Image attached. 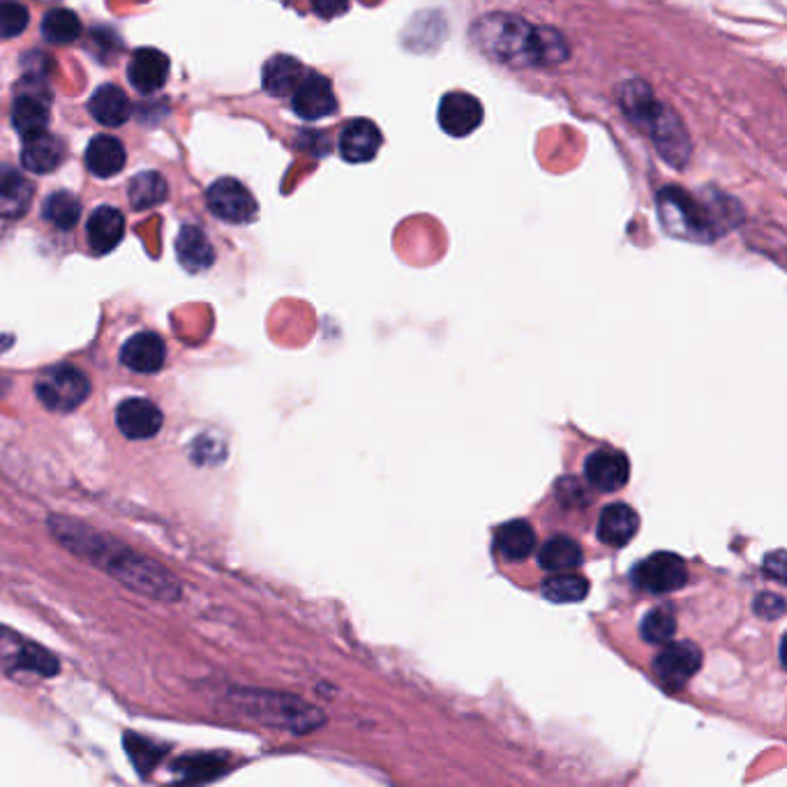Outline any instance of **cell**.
Masks as SVG:
<instances>
[{"label": "cell", "mask_w": 787, "mask_h": 787, "mask_svg": "<svg viewBox=\"0 0 787 787\" xmlns=\"http://www.w3.org/2000/svg\"><path fill=\"white\" fill-rule=\"evenodd\" d=\"M49 531L68 552L105 571L126 589L160 600V603H176V600H180L183 587L172 571L130 550L128 545L118 543L116 538L66 515H51Z\"/></svg>", "instance_id": "cell-1"}, {"label": "cell", "mask_w": 787, "mask_h": 787, "mask_svg": "<svg viewBox=\"0 0 787 787\" xmlns=\"http://www.w3.org/2000/svg\"><path fill=\"white\" fill-rule=\"evenodd\" d=\"M471 39L496 63L545 68L568 58L566 39L552 28L533 26L515 14H485L471 26Z\"/></svg>", "instance_id": "cell-2"}, {"label": "cell", "mask_w": 787, "mask_h": 787, "mask_svg": "<svg viewBox=\"0 0 787 787\" xmlns=\"http://www.w3.org/2000/svg\"><path fill=\"white\" fill-rule=\"evenodd\" d=\"M619 93V105L624 107L635 126L647 130L662 160L674 164V167H683L691 157V139L679 116L654 99V93L645 81H629Z\"/></svg>", "instance_id": "cell-3"}, {"label": "cell", "mask_w": 787, "mask_h": 787, "mask_svg": "<svg viewBox=\"0 0 787 787\" xmlns=\"http://www.w3.org/2000/svg\"><path fill=\"white\" fill-rule=\"evenodd\" d=\"M735 203L725 205L697 201L693 195L681 188H668L658 195V215L660 222L672 236L691 240H714L725 230L735 226L732 220Z\"/></svg>", "instance_id": "cell-4"}, {"label": "cell", "mask_w": 787, "mask_h": 787, "mask_svg": "<svg viewBox=\"0 0 787 787\" xmlns=\"http://www.w3.org/2000/svg\"><path fill=\"white\" fill-rule=\"evenodd\" d=\"M35 392L47 409L68 413L89 400L91 381L74 365H54L37 377Z\"/></svg>", "instance_id": "cell-5"}, {"label": "cell", "mask_w": 787, "mask_h": 787, "mask_svg": "<svg viewBox=\"0 0 787 787\" xmlns=\"http://www.w3.org/2000/svg\"><path fill=\"white\" fill-rule=\"evenodd\" d=\"M232 702L250 718L284 725V728H303V704L289 697L271 695V693H257V691H234Z\"/></svg>", "instance_id": "cell-6"}, {"label": "cell", "mask_w": 787, "mask_h": 787, "mask_svg": "<svg viewBox=\"0 0 787 787\" xmlns=\"http://www.w3.org/2000/svg\"><path fill=\"white\" fill-rule=\"evenodd\" d=\"M631 577L639 589L649 594H670L689 583V566L672 552H656L639 562Z\"/></svg>", "instance_id": "cell-7"}, {"label": "cell", "mask_w": 787, "mask_h": 787, "mask_svg": "<svg viewBox=\"0 0 787 787\" xmlns=\"http://www.w3.org/2000/svg\"><path fill=\"white\" fill-rule=\"evenodd\" d=\"M3 637L5 631H0V656H3L5 670L10 674H31L37 679H51L58 674L60 662L51 651L26 642L24 637L12 635L10 642H3Z\"/></svg>", "instance_id": "cell-8"}, {"label": "cell", "mask_w": 787, "mask_h": 787, "mask_svg": "<svg viewBox=\"0 0 787 787\" xmlns=\"http://www.w3.org/2000/svg\"><path fill=\"white\" fill-rule=\"evenodd\" d=\"M205 201H209L211 213L224 222L247 224L257 218V201L252 192L236 178L215 180L209 188V195H205Z\"/></svg>", "instance_id": "cell-9"}, {"label": "cell", "mask_w": 787, "mask_h": 787, "mask_svg": "<svg viewBox=\"0 0 787 787\" xmlns=\"http://www.w3.org/2000/svg\"><path fill=\"white\" fill-rule=\"evenodd\" d=\"M702 651L693 642H672L654 660V674L668 691H677L700 672Z\"/></svg>", "instance_id": "cell-10"}, {"label": "cell", "mask_w": 787, "mask_h": 787, "mask_svg": "<svg viewBox=\"0 0 787 787\" xmlns=\"http://www.w3.org/2000/svg\"><path fill=\"white\" fill-rule=\"evenodd\" d=\"M292 107L305 120H319L338 111V97L333 84L321 74L307 72L292 93Z\"/></svg>", "instance_id": "cell-11"}, {"label": "cell", "mask_w": 787, "mask_h": 787, "mask_svg": "<svg viewBox=\"0 0 787 787\" xmlns=\"http://www.w3.org/2000/svg\"><path fill=\"white\" fill-rule=\"evenodd\" d=\"M483 105L479 97L465 91H455L442 97L439 105V126L450 137H469L481 128Z\"/></svg>", "instance_id": "cell-12"}, {"label": "cell", "mask_w": 787, "mask_h": 787, "mask_svg": "<svg viewBox=\"0 0 787 787\" xmlns=\"http://www.w3.org/2000/svg\"><path fill=\"white\" fill-rule=\"evenodd\" d=\"M116 425L132 442L153 439L164 425V416L155 402L146 398L122 400L116 409Z\"/></svg>", "instance_id": "cell-13"}, {"label": "cell", "mask_w": 787, "mask_h": 787, "mask_svg": "<svg viewBox=\"0 0 787 787\" xmlns=\"http://www.w3.org/2000/svg\"><path fill=\"white\" fill-rule=\"evenodd\" d=\"M629 473H631V462L624 453L619 450H596L591 453L587 462H585V479L589 481L591 488H596L598 492H619L629 483Z\"/></svg>", "instance_id": "cell-14"}, {"label": "cell", "mask_w": 787, "mask_h": 787, "mask_svg": "<svg viewBox=\"0 0 787 787\" xmlns=\"http://www.w3.org/2000/svg\"><path fill=\"white\" fill-rule=\"evenodd\" d=\"M120 363L139 375H153L167 363V346L157 333L143 330L132 336L120 349Z\"/></svg>", "instance_id": "cell-15"}, {"label": "cell", "mask_w": 787, "mask_h": 787, "mask_svg": "<svg viewBox=\"0 0 787 787\" xmlns=\"http://www.w3.org/2000/svg\"><path fill=\"white\" fill-rule=\"evenodd\" d=\"M169 70L172 63L167 54H162L160 49H139L134 51L130 68H128V79L134 91L143 93V95H153L157 91L164 89L169 79Z\"/></svg>", "instance_id": "cell-16"}, {"label": "cell", "mask_w": 787, "mask_h": 787, "mask_svg": "<svg viewBox=\"0 0 787 787\" xmlns=\"http://www.w3.org/2000/svg\"><path fill=\"white\" fill-rule=\"evenodd\" d=\"M381 141V132L375 122L367 118H356L351 120L340 134V153L346 162H369L377 157Z\"/></svg>", "instance_id": "cell-17"}, {"label": "cell", "mask_w": 787, "mask_h": 787, "mask_svg": "<svg viewBox=\"0 0 787 787\" xmlns=\"http://www.w3.org/2000/svg\"><path fill=\"white\" fill-rule=\"evenodd\" d=\"M86 234L95 255H109L126 236V218L114 205H99L86 224Z\"/></svg>", "instance_id": "cell-18"}, {"label": "cell", "mask_w": 787, "mask_h": 787, "mask_svg": "<svg viewBox=\"0 0 787 787\" xmlns=\"http://www.w3.org/2000/svg\"><path fill=\"white\" fill-rule=\"evenodd\" d=\"M33 183L12 167H0V218L16 220L28 213L33 203Z\"/></svg>", "instance_id": "cell-19"}, {"label": "cell", "mask_w": 787, "mask_h": 787, "mask_svg": "<svg viewBox=\"0 0 787 787\" xmlns=\"http://www.w3.org/2000/svg\"><path fill=\"white\" fill-rule=\"evenodd\" d=\"M63 141L49 134L47 130L24 137L22 164L33 174H51L63 162Z\"/></svg>", "instance_id": "cell-20"}, {"label": "cell", "mask_w": 787, "mask_h": 787, "mask_svg": "<svg viewBox=\"0 0 787 787\" xmlns=\"http://www.w3.org/2000/svg\"><path fill=\"white\" fill-rule=\"evenodd\" d=\"M637 529H639V517L626 504H612L603 513H600L598 538L606 545H612V548L629 545L635 538Z\"/></svg>", "instance_id": "cell-21"}, {"label": "cell", "mask_w": 787, "mask_h": 787, "mask_svg": "<svg viewBox=\"0 0 787 787\" xmlns=\"http://www.w3.org/2000/svg\"><path fill=\"white\" fill-rule=\"evenodd\" d=\"M12 126L22 137L43 132L49 126V95L47 93H22L14 97Z\"/></svg>", "instance_id": "cell-22"}, {"label": "cell", "mask_w": 787, "mask_h": 787, "mask_svg": "<svg viewBox=\"0 0 787 787\" xmlns=\"http://www.w3.org/2000/svg\"><path fill=\"white\" fill-rule=\"evenodd\" d=\"M176 255L185 271L199 273L215 263V250L205 234L192 224H185L176 238Z\"/></svg>", "instance_id": "cell-23"}, {"label": "cell", "mask_w": 787, "mask_h": 787, "mask_svg": "<svg viewBox=\"0 0 787 787\" xmlns=\"http://www.w3.org/2000/svg\"><path fill=\"white\" fill-rule=\"evenodd\" d=\"M89 111L99 122V126L118 128L130 118L132 105H130L128 95L122 93L118 86L105 84L93 93V97L89 102Z\"/></svg>", "instance_id": "cell-24"}, {"label": "cell", "mask_w": 787, "mask_h": 787, "mask_svg": "<svg viewBox=\"0 0 787 787\" xmlns=\"http://www.w3.org/2000/svg\"><path fill=\"white\" fill-rule=\"evenodd\" d=\"M86 167L97 178H111L126 167V149L116 137L99 134L89 143Z\"/></svg>", "instance_id": "cell-25"}, {"label": "cell", "mask_w": 787, "mask_h": 787, "mask_svg": "<svg viewBox=\"0 0 787 787\" xmlns=\"http://www.w3.org/2000/svg\"><path fill=\"white\" fill-rule=\"evenodd\" d=\"M307 70L292 56H273L263 66V89L273 97H286L296 91Z\"/></svg>", "instance_id": "cell-26"}, {"label": "cell", "mask_w": 787, "mask_h": 787, "mask_svg": "<svg viewBox=\"0 0 787 787\" xmlns=\"http://www.w3.org/2000/svg\"><path fill=\"white\" fill-rule=\"evenodd\" d=\"M494 545L508 562H522L536 548V531L525 520L506 522L494 536Z\"/></svg>", "instance_id": "cell-27"}, {"label": "cell", "mask_w": 787, "mask_h": 787, "mask_svg": "<svg viewBox=\"0 0 787 787\" xmlns=\"http://www.w3.org/2000/svg\"><path fill=\"white\" fill-rule=\"evenodd\" d=\"M538 564L550 573H568L583 564V550L566 536H554L538 552Z\"/></svg>", "instance_id": "cell-28"}, {"label": "cell", "mask_w": 787, "mask_h": 787, "mask_svg": "<svg viewBox=\"0 0 787 787\" xmlns=\"http://www.w3.org/2000/svg\"><path fill=\"white\" fill-rule=\"evenodd\" d=\"M226 772V760L215 753L180 757L174 764V776L183 783H209Z\"/></svg>", "instance_id": "cell-29"}, {"label": "cell", "mask_w": 787, "mask_h": 787, "mask_svg": "<svg viewBox=\"0 0 787 787\" xmlns=\"http://www.w3.org/2000/svg\"><path fill=\"white\" fill-rule=\"evenodd\" d=\"M167 195H169L167 180H164L157 172H141L130 180L128 197L137 211L153 209V205L167 199Z\"/></svg>", "instance_id": "cell-30"}, {"label": "cell", "mask_w": 787, "mask_h": 787, "mask_svg": "<svg viewBox=\"0 0 787 787\" xmlns=\"http://www.w3.org/2000/svg\"><path fill=\"white\" fill-rule=\"evenodd\" d=\"M43 35L51 45H72L81 35L79 16L63 8L47 12L43 19Z\"/></svg>", "instance_id": "cell-31"}, {"label": "cell", "mask_w": 787, "mask_h": 787, "mask_svg": "<svg viewBox=\"0 0 787 787\" xmlns=\"http://www.w3.org/2000/svg\"><path fill=\"white\" fill-rule=\"evenodd\" d=\"M589 594V583L575 573H556L543 585V596L552 603H577Z\"/></svg>", "instance_id": "cell-32"}, {"label": "cell", "mask_w": 787, "mask_h": 787, "mask_svg": "<svg viewBox=\"0 0 787 787\" xmlns=\"http://www.w3.org/2000/svg\"><path fill=\"white\" fill-rule=\"evenodd\" d=\"M43 215H45L47 222H51L54 226H58V230L70 232L72 226L79 222L81 203H79V199H77L74 195H70V192H54V195L45 201Z\"/></svg>", "instance_id": "cell-33"}, {"label": "cell", "mask_w": 787, "mask_h": 787, "mask_svg": "<svg viewBox=\"0 0 787 787\" xmlns=\"http://www.w3.org/2000/svg\"><path fill=\"white\" fill-rule=\"evenodd\" d=\"M126 751H128L130 762L134 764V770L141 776H149V772H153L160 764V760L164 757V753H167L164 745H157L151 739L132 735V732L126 735Z\"/></svg>", "instance_id": "cell-34"}, {"label": "cell", "mask_w": 787, "mask_h": 787, "mask_svg": "<svg viewBox=\"0 0 787 787\" xmlns=\"http://www.w3.org/2000/svg\"><path fill=\"white\" fill-rule=\"evenodd\" d=\"M639 633H642V637H645V642H649V645H668V642L677 633V619H674L672 610L670 608L651 610L645 619H642Z\"/></svg>", "instance_id": "cell-35"}, {"label": "cell", "mask_w": 787, "mask_h": 787, "mask_svg": "<svg viewBox=\"0 0 787 787\" xmlns=\"http://www.w3.org/2000/svg\"><path fill=\"white\" fill-rule=\"evenodd\" d=\"M28 26V10L16 0H0V37L22 35Z\"/></svg>", "instance_id": "cell-36"}, {"label": "cell", "mask_w": 787, "mask_h": 787, "mask_svg": "<svg viewBox=\"0 0 787 787\" xmlns=\"http://www.w3.org/2000/svg\"><path fill=\"white\" fill-rule=\"evenodd\" d=\"M755 612L764 619H776L785 612V600L776 594H760L755 598Z\"/></svg>", "instance_id": "cell-37"}, {"label": "cell", "mask_w": 787, "mask_h": 787, "mask_svg": "<svg viewBox=\"0 0 787 787\" xmlns=\"http://www.w3.org/2000/svg\"><path fill=\"white\" fill-rule=\"evenodd\" d=\"M215 444V439L213 437H205V434H203V437H199L197 439V444L192 446V458L197 460V462H213V460H220L222 458V450H213L211 446Z\"/></svg>", "instance_id": "cell-38"}, {"label": "cell", "mask_w": 787, "mask_h": 787, "mask_svg": "<svg viewBox=\"0 0 787 787\" xmlns=\"http://www.w3.org/2000/svg\"><path fill=\"white\" fill-rule=\"evenodd\" d=\"M309 3H313V10L324 19L340 16L349 8V0H309Z\"/></svg>", "instance_id": "cell-39"}]
</instances>
